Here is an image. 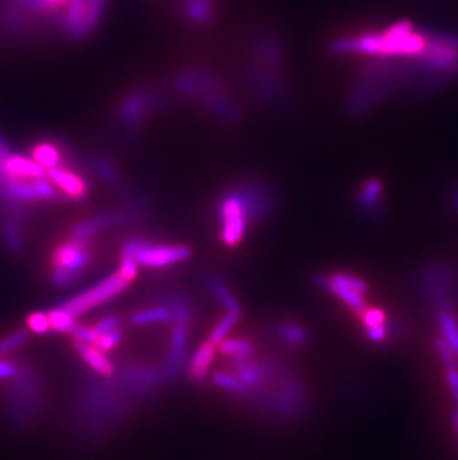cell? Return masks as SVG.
I'll return each mask as SVG.
<instances>
[{"mask_svg": "<svg viewBox=\"0 0 458 460\" xmlns=\"http://www.w3.org/2000/svg\"><path fill=\"white\" fill-rule=\"evenodd\" d=\"M49 177L58 188L63 189L64 194L72 198H82L86 194L85 180L76 173L65 170L63 167H54L49 170Z\"/></svg>", "mask_w": 458, "mask_h": 460, "instance_id": "obj_7", "label": "cell"}, {"mask_svg": "<svg viewBox=\"0 0 458 460\" xmlns=\"http://www.w3.org/2000/svg\"><path fill=\"white\" fill-rule=\"evenodd\" d=\"M247 200L244 194H231L221 203L222 239L228 246H235L243 239L247 221L253 213V203Z\"/></svg>", "mask_w": 458, "mask_h": 460, "instance_id": "obj_2", "label": "cell"}, {"mask_svg": "<svg viewBox=\"0 0 458 460\" xmlns=\"http://www.w3.org/2000/svg\"><path fill=\"white\" fill-rule=\"evenodd\" d=\"M81 277V273L52 269V282L58 286H68L74 283Z\"/></svg>", "mask_w": 458, "mask_h": 460, "instance_id": "obj_31", "label": "cell"}, {"mask_svg": "<svg viewBox=\"0 0 458 460\" xmlns=\"http://www.w3.org/2000/svg\"><path fill=\"white\" fill-rule=\"evenodd\" d=\"M173 317V313L168 308L158 307V308H149V310H141L131 317V322L134 325H152V324H166L170 322Z\"/></svg>", "mask_w": 458, "mask_h": 460, "instance_id": "obj_15", "label": "cell"}, {"mask_svg": "<svg viewBox=\"0 0 458 460\" xmlns=\"http://www.w3.org/2000/svg\"><path fill=\"white\" fill-rule=\"evenodd\" d=\"M439 325L442 329L443 340L458 356V322L455 316L448 312V310L442 308L439 312Z\"/></svg>", "mask_w": 458, "mask_h": 460, "instance_id": "obj_13", "label": "cell"}, {"mask_svg": "<svg viewBox=\"0 0 458 460\" xmlns=\"http://www.w3.org/2000/svg\"><path fill=\"white\" fill-rule=\"evenodd\" d=\"M362 319H363L365 326L370 328V326L383 325L386 320V315L383 310H379V308H366L362 315Z\"/></svg>", "mask_w": 458, "mask_h": 460, "instance_id": "obj_34", "label": "cell"}, {"mask_svg": "<svg viewBox=\"0 0 458 460\" xmlns=\"http://www.w3.org/2000/svg\"><path fill=\"white\" fill-rule=\"evenodd\" d=\"M238 320V316L235 315H231V313H228L219 324H217L214 326V329L212 331V334H210V343H213L214 346L216 344H221L223 338L226 337V334L229 333V331H231V328L235 325V322Z\"/></svg>", "mask_w": 458, "mask_h": 460, "instance_id": "obj_24", "label": "cell"}, {"mask_svg": "<svg viewBox=\"0 0 458 460\" xmlns=\"http://www.w3.org/2000/svg\"><path fill=\"white\" fill-rule=\"evenodd\" d=\"M2 231H3L5 243L10 251L14 253H18L21 249H23V240H21L18 221L15 218H5L2 222Z\"/></svg>", "mask_w": 458, "mask_h": 460, "instance_id": "obj_19", "label": "cell"}, {"mask_svg": "<svg viewBox=\"0 0 458 460\" xmlns=\"http://www.w3.org/2000/svg\"><path fill=\"white\" fill-rule=\"evenodd\" d=\"M19 372V368L17 363L8 362V360H0V380H8L17 377Z\"/></svg>", "mask_w": 458, "mask_h": 460, "instance_id": "obj_37", "label": "cell"}, {"mask_svg": "<svg viewBox=\"0 0 458 460\" xmlns=\"http://www.w3.org/2000/svg\"><path fill=\"white\" fill-rule=\"evenodd\" d=\"M436 351H438L439 358L443 362L446 372V383H448L452 397L458 404V365L455 359L457 355L443 338L436 340Z\"/></svg>", "mask_w": 458, "mask_h": 460, "instance_id": "obj_9", "label": "cell"}, {"mask_svg": "<svg viewBox=\"0 0 458 460\" xmlns=\"http://www.w3.org/2000/svg\"><path fill=\"white\" fill-rule=\"evenodd\" d=\"M128 244L134 252L137 264L150 267V269H162V267L187 261L191 256L188 246H152L137 240H129Z\"/></svg>", "mask_w": 458, "mask_h": 460, "instance_id": "obj_3", "label": "cell"}, {"mask_svg": "<svg viewBox=\"0 0 458 460\" xmlns=\"http://www.w3.org/2000/svg\"><path fill=\"white\" fill-rule=\"evenodd\" d=\"M33 157H35L38 164L49 170L58 167V163L61 161L58 149L49 143H39L38 146H35V149H33Z\"/></svg>", "mask_w": 458, "mask_h": 460, "instance_id": "obj_17", "label": "cell"}, {"mask_svg": "<svg viewBox=\"0 0 458 460\" xmlns=\"http://www.w3.org/2000/svg\"><path fill=\"white\" fill-rule=\"evenodd\" d=\"M72 334L74 335L76 341H82V343L86 344H97L98 340H100V335L95 333L94 328H85V326H79L76 325L74 329L72 331Z\"/></svg>", "mask_w": 458, "mask_h": 460, "instance_id": "obj_30", "label": "cell"}, {"mask_svg": "<svg viewBox=\"0 0 458 460\" xmlns=\"http://www.w3.org/2000/svg\"><path fill=\"white\" fill-rule=\"evenodd\" d=\"M366 334L369 337V340H372L374 343H383V341L387 338L388 335V329L387 326L383 325H378V326H370L366 328Z\"/></svg>", "mask_w": 458, "mask_h": 460, "instance_id": "obj_36", "label": "cell"}, {"mask_svg": "<svg viewBox=\"0 0 458 460\" xmlns=\"http://www.w3.org/2000/svg\"><path fill=\"white\" fill-rule=\"evenodd\" d=\"M29 328L31 331H35L38 334H45L47 331H49V320H48V315H43V313H35L29 317Z\"/></svg>", "mask_w": 458, "mask_h": 460, "instance_id": "obj_33", "label": "cell"}, {"mask_svg": "<svg viewBox=\"0 0 458 460\" xmlns=\"http://www.w3.org/2000/svg\"><path fill=\"white\" fill-rule=\"evenodd\" d=\"M118 325H119V320L116 316H106L94 326V329H95V333L102 337L107 333H112V331L118 329Z\"/></svg>", "mask_w": 458, "mask_h": 460, "instance_id": "obj_35", "label": "cell"}, {"mask_svg": "<svg viewBox=\"0 0 458 460\" xmlns=\"http://www.w3.org/2000/svg\"><path fill=\"white\" fill-rule=\"evenodd\" d=\"M314 279H315V282H317L319 285H322L326 289H329V291L333 292L338 298L342 299V301L348 307L353 308L358 316L363 315V312L366 310V304H365L363 298H362L363 295H360L358 292L353 291V289H350V287H345V286H342L340 283L333 282L331 279V277H329V279H327V277H323V276H315Z\"/></svg>", "mask_w": 458, "mask_h": 460, "instance_id": "obj_8", "label": "cell"}, {"mask_svg": "<svg viewBox=\"0 0 458 460\" xmlns=\"http://www.w3.org/2000/svg\"><path fill=\"white\" fill-rule=\"evenodd\" d=\"M45 176V170L36 161H31L21 155H10L5 158L0 180H23L39 179Z\"/></svg>", "mask_w": 458, "mask_h": 460, "instance_id": "obj_6", "label": "cell"}, {"mask_svg": "<svg viewBox=\"0 0 458 460\" xmlns=\"http://www.w3.org/2000/svg\"><path fill=\"white\" fill-rule=\"evenodd\" d=\"M214 383L217 384V386H221L222 389H226L229 392L238 393V395L246 393L248 390L242 380L229 376V374H225V372H217L214 376Z\"/></svg>", "mask_w": 458, "mask_h": 460, "instance_id": "obj_25", "label": "cell"}, {"mask_svg": "<svg viewBox=\"0 0 458 460\" xmlns=\"http://www.w3.org/2000/svg\"><path fill=\"white\" fill-rule=\"evenodd\" d=\"M238 372H239V380H242L247 388L248 386H256V384H259L265 376L264 368L252 365L250 362L246 363L244 367L238 368Z\"/></svg>", "mask_w": 458, "mask_h": 460, "instance_id": "obj_26", "label": "cell"}, {"mask_svg": "<svg viewBox=\"0 0 458 460\" xmlns=\"http://www.w3.org/2000/svg\"><path fill=\"white\" fill-rule=\"evenodd\" d=\"M74 319H76L74 316H72L69 312H65V310L61 307L52 308L48 313L49 328L52 331H57V333H72L76 326Z\"/></svg>", "mask_w": 458, "mask_h": 460, "instance_id": "obj_18", "label": "cell"}, {"mask_svg": "<svg viewBox=\"0 0 458 460\" xmlns=\"http://www.w3.org/2000/svg\"><path fill=\"white\" fill-rule=\"evenodd\" d=\"M68 18L65 26L73 35H81L88 31L98 18L103 0H69Z\"/></svg>", "mask_w": 458, "mask_h": 460, "instance_id": "obj_4", "label": "cell"}, {"mask_svg": "<svg viewBox=\"0 0 458 460\" xmlns=\"http://www.w3.org/2000/svg\"><path fill=\"white\" fill-rule=\"evenodd\" d=\"M184 349H187V329L184 325H179L173 331V338H171V353L170 359L166 365V377L173 379L176 377V374L180 370L182 360L184 356Z\"/></svg>", "mask_w": 458, "mask_h": 460, "instance_id": "obj_10", "label": "cell"}, {"mask_svg": "<svg viewBox=\"0 0 458 460\" xmlns=\"http://www.w3.org/2000/svg\"><path fill=\"white\" fill-rule=\"evenodd\" d=\"M137 261H136V256L133 249H131V246L128 244V241L124 246V252H123V262H121V273L125 279H128L129 282L134 280V277L137 276Z\"/></svg>", "mask_w": 458, "mask_h": 460, "instance_id": "obj_23", "label": "cell"}, {"mask_svg": "<svg viewBox=\"0 0 458 460\" xmlns=\"http://www.w3.org/2000/svg\"><path fill=\"white\" fill-rule=\"evenodd\" d=\"M381 192H383V185H381L379 180H369L368 184L363 185L362 192H360V206L370 210L377 206V203L381 197Z\"/></svg>", "mask_w": 458, "mask_h": 460, "instance_id": "obj_20", "label": "cell"}, {"mask_svg": "<svg viewBox=\"0 0 458 460\" xmlns=\"http://www.w3.org/2000/svg\"><path fill=\"white\" fill-rule=\"evenodd\" d=\"M331 279H332L333 282H336V283H340V285L345 286V287L353 289V291L358 292L360 295H365V294L368 292V286H366V283H365L363 280L357 279V277H354V276L344 274V273H338V274L332 276Z\"/></svg>", "mask_w": 458, "mask_h": 460, "instance_id": "obj_27", "label": "cell"}, {"mask_svg": "<svg viewBox=\"0 0 458 460\" xmlns=\"http://www.w3.org/2000/svg\"><path fill=\"white\" fill-rule=\"evenodd\" d=\"M280 334L281 337L285 338L287 343L290 344H302L305 341V331L298 326V325H293V324H286L280 328Z\"/></svg>", "mask_w": 458, "mask_h": 460, "instance_id": "obj_28", "label": "cell"}, {"mask_svg": "<svg viewBox=\"0 0 458 460\" xmlns=\"http://www.w3.org/2000/svg\"><path fill=\"white\" fill-rule=\"evenodd\" d=\"M451 200L454 201V205H455V207L458 209V187L452 191V196H451Z\"/></svg>", "mask_w": 458, "mask_h": 460, "instance_id": "obj_39", "label": "cell"}, {"mask_svg": "<svg viewBox=\"0 0 458 460\" xmlns=\"http://www.w3.org/2000/svg\"><path fill=\"white\" fill-rule=\"evenodd\" d=\"M452 422H454V426H455L457 434H458V411H454V414H452Z\"/></svg>", "mask_w": 458, "mask_h": 460, "instance_id": "obj_40", "label": "cell"}, {"mask_svg": "<svg viewBox=\"0 0 458 460\" xmlns=\"http://www.w3.org/2000/svg\"><path fill=\"white\" fill-rule=\"evenodd\" d=\"M121 340H123V333L119 329H115V331H112V333H107V334L102 335L95 346L102 351H109V350H112L115 346H118V343Z\"/></svg>", "mask_w": 458, "mask_h": 460, "instance_id": "obj_32", "label": "cell"}, {"mask_svg": "<svg viewBox=\"0 0 458 460\" xmlns=\"http://www.w3.org/2000/svg\"><path fill=\"white\" fill-rule=\"evenodd\" d=\"M116 221L118 219L115 216L106 215V216H100V218L91 219L88 222H82V223H79L78 227H74V230H73V239L85 240L86 237H90V235L94 234L95 231L111 227L112 223H115Z\"/></svg>", "mask_w": 458, "mask_h": 460, "instance_id": "obj_16", "label": "cell"}, {"mask_svg": "<svg viewBox=\"0 0 458 460\" xmlns=\"http://www.w3.org/2000/svg\"><path fill=\"white\" fill-rule=\"evenodd\" d=\"M210 283V289L213 291V294L219 298V301L225 306V308L228 310V313L235 315L239 317L242 315V308H239V304L235 299V296L229 291L228 286L219 279V277H212L209 280Z\"/></svg>", "mask_w": 458, "mask_h": 460, "instance_id": "obj_14", "label": "cell"}, {"mask_svg": "<svg viewBox=\"0 0 458 460\" xmlns=\"http://www.w3.org/2000/svg\"><path fill=\"white\" fill-rule=\"evenodd\" d=\"M91 260V253L85 240L73 239L68 243L61 244L60 248L54 252L52 256V269L58 270H69L82 273L86 264Z\"/></svg>", "mask_w": 458, "mask_h": 460, "instance_id": "obj_5", "label": "cell"}, {"mask_svg": "<svg viewBox=\"0 0 458 460\" xmlns=\"http://www.w3.org/2000/svg\"><path fill=\"white\" fill-rule=\"evenodd\" d=\"M171 313L173 317L177 320L179 325H187L191 319V308L189 306L182 301V299H171Z\"/></svg>", "mask_w": 458, "mask_h": 460, "instance_id": "obj_29", "label": "cell"}, {"mask_svg": "<svg viewBox=\"0 0 458 460\" xmlns=\"http://www.w3.org/2000/svg\"><path fill=\"white\" fill-rule=\"evenodd\" d=\"M253 346L246 340H226L221 343V351L229 356H248Z\"/></svg>", "mask_w": 458, "mask_h": 460, "instance_id": "obj_22", "label": "cell"}, {"mask_svg": "<svg viewBox=\"0 0 458 460\" xmlns=\"http://www.w3.org/2000/svg\"><path fill=\"white\" fill-rule=\"evenodd\" d=\"M29 340L27 331H17V333L8 335L6 338L0 340V356L9 355V353L15 351L21 346H24Z\"/></svg>", "mask_w": 458, "mask_h": 460, "instance_id": "obj_21", "label": "cell"}, {"mask_svg": "<svg viewBox=\"0 0 458 460\" xmlns=\"http://www.w3.org/2000/svg\"><path fill=\"white\" fill-rule=\"evenodd\" d=\"M48 5V8H54V9H58L64 5H68L69 0H43Z\"/></svg>", "mask_w": 458, "mask_h": 460, "instance_id": "obj_38", "label": "cell"}, {"mask_svg": "<svg viewBox=\"0 0 458 460\" xmlns=\"http://www.w3.org/2000/svg\"><path fill=\"white\" fill-rule=\"evenodd\" d=\"M214 344L210 343V341H207L204 343L196 353L194 355L192 360H191V365H189V374H191V379L200 381L204 379L207 370H209L210 363L214 358Z\"/></svg>", "mask_w": 458, "mask_h": 460, "instance_id": "obj_12", "label": "cell"}, {"mask_svg": "<svg viewBox=\"0 0 458 460\" xmlns=\"http://www.w3.org/2000/svg\"><path fill=\"white\" fill-rule=\"evenodd\" d=\"M74 349L78 350L82 359L88 365L102 376H112L113 374V363L109 360L104 353L100 349L93 347V344L82 343V341H74Z\"/></svg>", "mask_w": 458, "mask_h": 460, "instance_id": "obj_11", "label": "cell"}, {"mask_svg": "<svg viewBox=\"0 0 458 460\" xmlns=\"http://www.w3.org/2000/svg\"><path fill=\"white\" fill-rule=\"evenodd\" d=\"M128 283L129 280L125 279V277L118 271L112 276L106 277L104 280L97 283L95 286L86 289L85 292L68 299V301H64L60 307L64 308L65 312H69L72 316L78 317L86 312H90V310L107 303L109 299H112L119 292H123L128 286Z\"/></svg>", "mask_w": 458, "mask_h": 460, "instance_id": "obj_1", "label": "cell"}]
</instances>
